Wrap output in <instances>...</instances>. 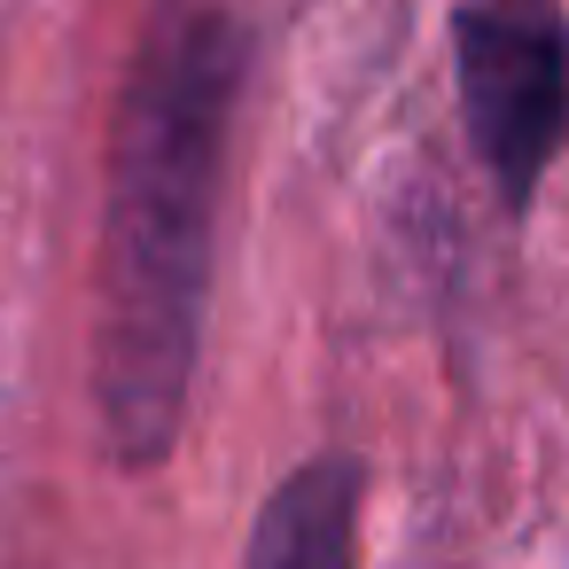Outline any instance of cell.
<instances>
[{
    "mask_svg": "<svg viewBox=\"0 0 569 569\" xmlns=\"http://www.w3.org/2000/svg\"><path fill=\"white\" fill-rule=\"evenodd\" d=\"M242 79H250L242 0H157L118 87L94 398L110 452L126 468H157L188 421Z\"/></svg>",
    "mask_w": 569,
    "mask_h": 569,
    "instance_id": "1",
    "label": "cell"
},
{
    "mask_svg": "<svg viewBox=\"0 0 569 569\" xmlns=\"http://www.w3.org/2000/svg\"><path fill=\"white\" fill-rule=\"evenodd\" d=\"M460 118L507 211H530L569 141V17L561 0H460Z\"/></svg>",
    "mask_w": 569,
    "mask_h": 569,
    "instance_id": "2",
    "label": "cell"
},
{
    "mask_svg": "<svg viewBox=\"0 0 569 569\" xmlns=\"http://www.w3.org/2000/svg\"><path fill=\"white\" fill-rule=\"evenodd\" d=\"M359 460L351 452H312L273 483L250 530V569H351L359 561Z\"/></svg>",
    "mask_w": 569,
    "mask_h": 569,
    "instance_id": "3",
    "label": "cell"
}]
</instances>
